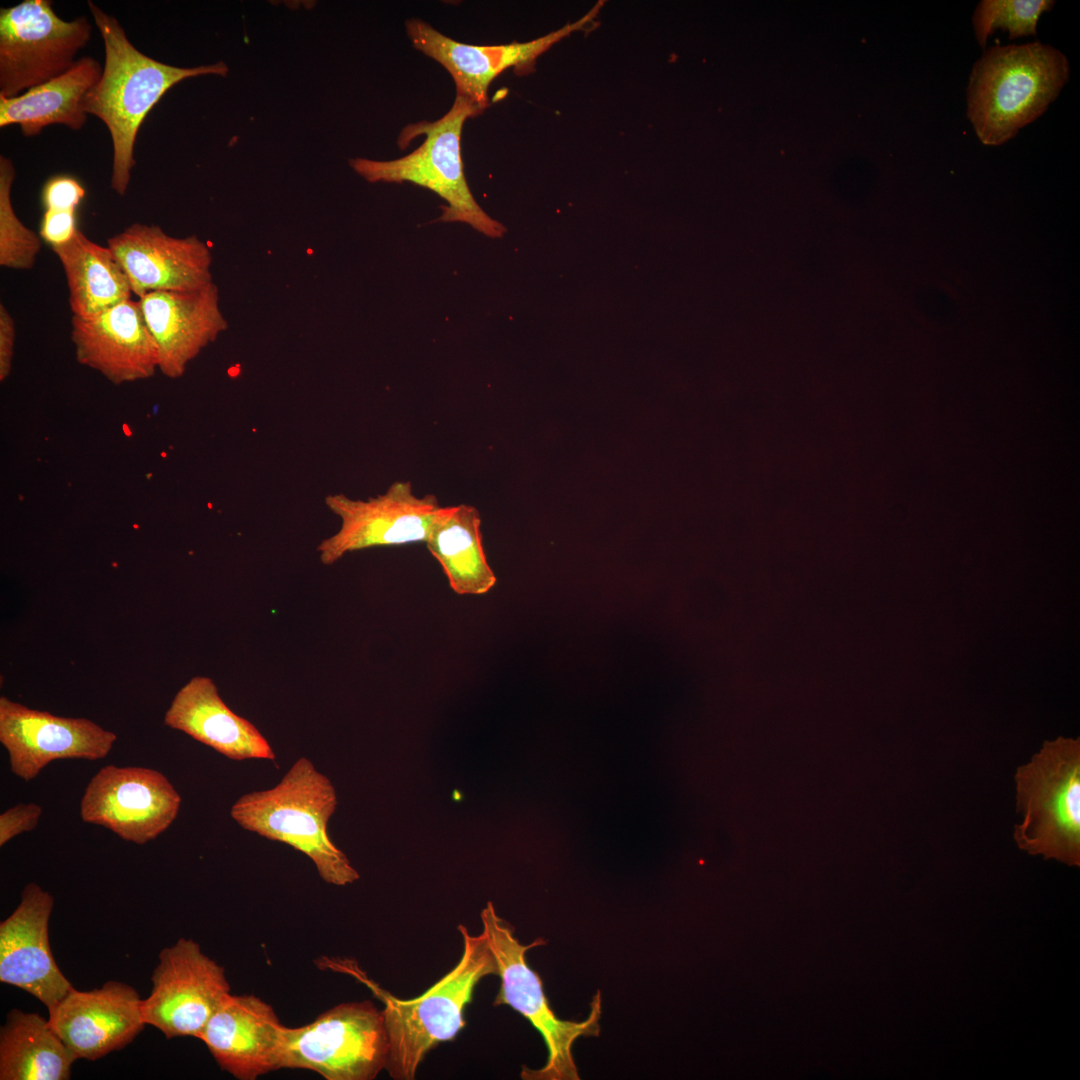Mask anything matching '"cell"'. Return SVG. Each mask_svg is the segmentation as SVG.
<instances>
[{
	"label": "cell",
	"mask_w": 1080,
	"mask_h": 1080,
	"mask_svg": "<svg viewBox=\"0 0 1080 1080\" xmlns=\"http://www.w3.org/2000/svg\"><path fill=\"white\" fill-rule=\"evenodd\" d=\"M1015 825L1019 848L1032 855L1080 865V739L1045 741L1015 773Z\"/></svg>",
	"instance_id": "cell-6"
},
{
	"label": "cell",
	"mask_w": 1080,
	"mask_h": 1080,
	"mask_svg": "<svg viewBox=\"0 0 1080 1080\" xmlns=\"http://www.w3.org/2000/svg\"><path fill=\"white\" fill-rule=\"evenodd\" d=\"M117 735L87 718L57 716L0 697V742L10 771L28 782L59 759L106 757Z\"/></svg>",
	"instance_id": "cell-13"
},
{
	"label": "cell",
	"mask_w": 1080,
	"mask_h": 1080,
	"mask_svg": "<svg viewBox=\"0 0 1080 1080\" xmlns=\"http://www.w3.org/2000/svg\"><path fill=\"white\" fill-rule=\"evenodd\" d=\"M458 930L463 939L459 962L423 994L403 1000L368 983L384 1003L389 1038L386 1070L395 1080L414 1079L426 1054L456 1037L465 1027L464 1011L476 985L498 973L485 933L471 935L462 924Z\"/></svg>",
	"instance_id": "cell-4"
},
{
	"label": "cell",
	"mask_w": 1080,
	"mask_h": 1080,
	"mask_svg": "<svg viewBox=\"0 0 1080 1080\" xmlns=\"http://www.w3.org/2000/svg\"><path fill=\"white\" fill-rule=\"evenodd\" d=\"M77 230L74 210L45 209L39 235L53 247L68 242Z\"/></svg>",
	"instance_id": "cell-30"
},
{
	"label": "cell",
	"mask_w": 1080,
	"mask_h": 1080,
	"mask_svg": "<svg viewBox=\"0 0 1080 1080\" xmlns=\"http://www.w3.org/2000/svg\"><path fill=\"white\" fill-rule=\"evenodd\" d=\"M102 71L95 58L85 56L65 73L16 97L0 96V127L18 125L26 137L36 136L50 125L82 129L88 119L84 98Z\"/></svg>",
	"instance_id": "cell-22"
},
{
	"label": "cell",
	"mask_w": 1080,
	"mask_h": 1080,
	"mask_svg": "<svg viewBox=\"0 0 1080 1080\" xmlns=\"http://www.w3.org/2000/svg\"><path fill=\"white\" fill-rule=\"evenodd\" d=\"M389 1038L371 1001L338 1004L300 1027H284L279 1069H306L327 1080H372L386 1069Z\"/></svg>",
	"instance_id": "cell-8"
},
{
	"label": "cell",
	"mask_w": 1080,
	"mask_h": 1080,
	"mask_svg": "<svg viewBox=\"0 0 1080 1080\" xmlns=\"http://www.w3.org/2000/svg\"><path fill=\"white\" fill-rule=\"evenodd\" d=\"M336 805L329 778L300 757L274 787L242 795L230 815L243 829L305 854L324 882L344 886L359 874L328 836L327 824Z\"/></svg>",
	"instance_id": "cell-3"
},
{
	"label": "cell",
	"mask_w": 1080,
	"mask_h": 1080,
	"mask_svg": "<svg viewBox=\"0 0 1080 1080\" xmlns=\"http://www.w3.org/2000/svg\"><path fill=\"white\" fill-rule=\"evenodd\" d=\"M1066 56L1048 44L996 45L974 64L967 116L979 140L1001 145L1041 116L1069 79Z\"/></svg>",
	"instance_id": "cell-2"
},
{
	"label": "cell",
	"mask_w": 1080,
	"mask_h": 1080,
	"mask_svg": "<svg viewBox=\"0 0 1080 1080\" xmlns=\"http://www.w3.org/2000/svg\"><path fill=\"white\" fill-rule=\"evenodd\" d=\"M53 896L35 882L25 885L15 910L0 923V982L37 998L47 1009L74 987L49 944Z\"/></svg>",
	"instance_id": "cell-17"
},
{
	"label": "cell",
	"mask_w": 1080,
	"mask_h": 1080,
	"mask_svg": "<svg viewBox=\"0 0 1080 1080\" xmlns=\"http://www.w3.org/2000/svg\"><path fill=\"white\" fill-rule=\"evenodd\" d=\"M76 360L115 385L151 378L158 354L139 301L128 299L90 319L71 320Z\"/></svg>",
	"instance_id": "cell-19"
},
{
	"label": "cell",
	"mask_w": 1080,
	"mask_h": 1080,
	"mask_svg": "<svg viewBox=\"0 0 1080 1080\" xmlns=\"http://www.w3.org/2000/svg\"><path fill=\"white\" fill-rule=\"evenodd\" d=\"M107 247L139 298L155 291H193L213 283L212 254L196 235L174 237L157 225L134 223Z\"/></svg>",
	"instance_id": "cell-14"
},
{
	"label": "cell",
	"mask_w": 1080,
	"mask_h": 1080,
	"mask_svg": "<svg viewBox=\"0 0 1080 1080\" xmlns=\"http://www.w3.org/2000/svg\"><path fill=\"white\" fill-rule=\"evenodd\" d=\"M284 1025L255 995H230L206 1024L200 1040L219 1067L239 1080L279 1070Z\"/></svg>",
	"instance_id": "cell-20"
},
{
	"label": "cell",
	"mask_w": 1080,
	"mask_h": 1080,
	"mask_svg": "<svg viewBox=\"0 0 1080 1080\" xmlns=\"http://www.w3.org/2000/svg\"><path fill=\"white\" fill-rule=\"evenodd\" d=\"M43 809L40 805L18 803L0 815V846H4L14 837L35 829Z\"/></svg>",
	"instance_id": "cell-29"
},
{
	"label": "cell",
	"mask_w": 1080,
	"mask_h": 1080,
	"mask_svg": "<svg viewBox=\"0 0 1080 1080\" xmlns=\"http://www.w3.org/2000/svg\"><path fill=\"white\" fill-rule=\"evenodd\" d=\"M181 802L178 791L160 771L110 764L99 769L87 784L80 816L85 823L143 845L171 826Z\"/></svg>",
	"instance_id": "cell-12"
},
{
	"label": "cell",
	"mask_w": 1080,
	"mask_h": 1080,
	"mask_svg": "<svg viewBox=\"0 0 1080 1080\" xmlns=\"http://www.w3.org/2000/svg\"><path fill=\"white\" fill-rule=\"evenodd\" d=\"M142 1002L132 986L111 980L89 991L73 988L48 1009V1021L77 1060L95 1061L143 1030Z\"/></svg>",
	"instance_id": "cell-15"
},
{
	"label": "cell",
	"mask_w": 1080,
	"mask_h": 1080,
	"mask_svg": "<svg viewBox=\"0 0 1080 1080\" xmlns=\"http://www.w3.org/2000/svg\"><path fill=\"white\" fill-rule=\"evenodd\" d=\"M591 11L577 23L525 43L476 46L445 36L420 19L406 21V32L413 46L441 64L452 77L456 95L464 97L482 112L488 107L491 82L504 70L514 67L527 73L536 58L554 43L581 28L594 15Z\"/></svg>",
	"instance_id": "cell-16"
},
{
	"label": "cell",
	"mask_w": 1080,
	"mask_h": 1080,
	"mask_svg": "<svg viewBox=\"0 0 1080 1080\" xmlns=\"http://www.w3.org/2000/svg\"><path fill=\"white\" fill-rule=\"evenodd\" d=\"M85 197L84 187L70 176H55L43 186L42 202L45 209L76 210Z\"/></svg>",
	"instance_id": "cell-28"
},
{
	"label": "cell",
	"mask_w": 1080,
	"mask_h": 1080,
	"mask_svg": "<svg viewBox=\"0 0 1080 1080\" xmlns=\"http://www.w3.org/2000/svg\"><path fill=\"white\" fill-rule=\"evenodd\" d=\"M88 7L103 39L105 61L100 79L84 98L85 112L107 127L113 145L110 185L120 196L127 192L136 164L134 146L139 129L152 108L177 83L203 75L225 77L223 62L197 67H176L139 51L112 15L92 1Z\"/></svg>",
	"instance_id": "cell-1"
},
{
	"label": "cell",
	"mask_w": 1080,
	"mask_h": 1080,
	"mask_svg": "<svg viewBox=\"0 0 1080 1080\" xmlns=\"http://www.w3.org/2000/svg\"><path fill=\"white\" fill-rule=\"evenodd\" d=\"M425 544L456 594L480 596L496 585V575L485 555L481 516L476 507H443Z\"/></svg>",
	"instance_id": "cell-23"
},
{
	"label": "cell",
	"mask_w": 1080,
	"mask_h": 1080,
	"mask_svg": "<svg viewBox=\"0 0 1080 1080\" xmlns=\"http://www.w3.org/2000/svg\"><path fill=\"white\" fill-rule=\"evenodd\" d=\"M150 995L143 999L146 1025L168 1038H200L206 1024L231 995L224 968L193 939L179 938L159 953Z\"/></svg>",
	"instance_id": "cell-10"
},
{
	"label": "cell",
	"mask_w": 1080,
	"mask_h": 1080,
	"mask_svg": "<svg viewBox=\"0 0 1080 1080\" xmlns=\"http://www.w3.org/2000/svg\"><path fill=\"white\" fill-rule=\"evenodd\" d=\"M15 343V323L7 308L0 304V381L9 376Z\"/></svg>",
	"instance_id": "cell-31"
},
{
	"label": "cell",
	"mask_w": 1080,
	"mask_h": 1080,
	"mask_svg": "<svg viewBox=\"0 0 1080 1080\" xmlns=\"http://www.w3.org/2000/svg\"><path fill=\"white\" fill-rule=\"evenodd\" d=\"M325 504L341 525L317 547L324 565L363 549L425 543L443 508L432 494L417 496L409 481H396L366 500L331 494Z\"/></svg>",
	"instance_id": "cell-11"
},
{
	"label": "cell",
	"mask_w": 1080,
	"mask_h": 1080,
	"mask_svg": "<svg viewBox=\"0 0 1080 1080\" xmlns=\"http://www.w3.org/2000/svg\"><path fill=\"white\" fill-rule=\"evenodd\" d=\"M483 112L464 97L456 95L449 111L435 121H421L404 127L398 144L404 149L420 135L423 143L404 157L377 161L353 158V170L371 183L411 182L430 189L446 201L443 222H461L478 232L500 238L503 224L490 217L477 203L468 186L461 156V134L465 121Z\"/></svg>",
	"instance_id": "cell-5"
},
{
	"label": "cell",
	"mask_w": 1080,
	"mask_h": 1080,
	"mask_svg": "<svg viewBox=\"0 0 1080 1080\" xmlns=\"http://www.w3.org/2000/svg\"><path fill=\"white\" fill-rule=\"evenodd\" d=\"M91 31L86 16L66 21L50 0L1 8L0 96L16 97L71 69Z\"/></svg>",
	"instance_id": "cell-9"
},
{
	"label": "cell",
	"mask_w": 1080,
	"mask_h": 1080,
	"mask_svg": "<svg viewBox=\"0 0 1080 1080\" xmlns=\"http://www.w3.org/2000/svg\"><path fill=\"white\" fill-rule=\"evenodd\" d=\"M1050 0H983L972 17L976 39L984 48L997 29L1006 30L1010 39L1036 34L1039 17L1054 6Z\"/></svg>",
	"instance_id": "cell-27"
},
{
	"label": "cell",
	"mask_w": 1080,
	"mask_h": 1080,
	"mask_svg": "<svg viewBox=\"0 0 1080 1080\" xmlns=\"http://www.w3.org/2000/svg\"><path fill=\"white\" fill-rule=\"evenodd\" d=\"M51 249L65 273L73 316L90 319L131 299L129 280L107 246L78 229L68 242Z\"/></svg>",
	"instance_id": "cell-24"
},
{
	"label": "cell",
	"mask_w": 1080,
	"mask_h": 1080,
	"mask_svg": "<svg viewBox=\"0 0 1080 1080\" xmlns=\"http://www.w3.org/2000/svg\"><path fill=\"white\" fill-rule=\"evenodd\" d=\"M15 169L12 161L0 156V265L14 270H29L41 250L40 235L26 227L12 204Z\"/></svg>",
	"instance_id": "cell-26"
},
{
	"label": "cell",
	"mask_w": 1080,
	"mask_h": 1080,
	"mask_svg": "<svg viewBox=\"0 0 1080 1080\" xmlns=\"http://www.w3.org/2000/svg\"><path fill=\"white\" fill-rule=\"evenodd\" d=\"M139 304L158 354V370L179 378L189 363L228 328L213 282L193 291H155Z\"/></svg>",
	"instance_id": "cell-18"
},
{
	"label": "cell",
	"mask_w": 1080,
	"mask_h": 1080,
	"mask_svg": "<svg viewBox=\"0 0 1080 1080\" xmlns=\"http://www.w3.org/2000/svg\"><path fill=\"white\" fill-rule=\"evenodd\" d=\"M164 724L231 760L276 758L256 726L232 711L206 676H195L178 690L164 714Z\"/></svg>",
	"instance_id": "cell-21"
},
{
	"label": "cell",
	"mask_w": 1080,
	"mask_h": 1080,
	"mask_svg": "<svg viewBox=\"0 0 1080 1080\" xmlns=\"http://www.w3.org/2000/svg\"><path fill=\"white\" fill-rule=\"evenodd\" d=\"M76 1060L48 1019L8 1012L0 1029V1080H67Z\"/></svg>",
	"instance_id": "cell-25"
},
{
	"label": "cell",
	"mask_w": 1080,
	"mask_h": 1080,
	"mask_svg": "<svg viewBox=\"0 0 1080 1080\" xmlns=\"http://www.w3.org/2000/svg\"><path fill=\"white\" fill-rule=\"evenodd\" d=\"M480 917L501 980L493 1005H508L524 1016L540 1033L547 1048L545 1065L539 1069L523 1068L521 1077L527 1080H578L572 1047L580 1037L599 1035L600 991L593 997L590 1012L584 1020L558 1018L549 1005L541 978L526 961V953L546 941L536 939L529 945L521 944L512 926L497 915L491 902Z\"/></svg>",
	"instance_id": "cell-7"
}]
</instances>
